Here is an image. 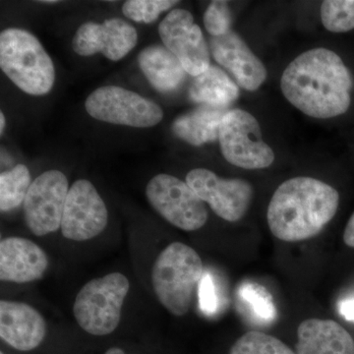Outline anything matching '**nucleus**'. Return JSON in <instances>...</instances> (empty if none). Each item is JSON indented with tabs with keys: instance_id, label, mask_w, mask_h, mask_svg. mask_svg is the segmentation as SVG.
I'll use <instances>...</instances> for the list:
<instances>
[{
	"instance_id": "21",
	"label": "nucleus",
	"mask_w": 354,
	"mask_h": 354,
	"mask_svg": "<svg viewBox=\"0 0 354 354\" xmlns=\"http://www.w3.org/2000/svg\"><path fill=\"white\" fill-rule=\"evenodd\" d=\"M31 174L24 165H17L0 174V209L9 212L24 203L31 186Z\"/></svg>"
},
{
	"instance_id": "31",
	"label": "nucleus",
	"mask_w": 354,
	"mask_h": 354,
	"mask_svg": "<svg viewBox=\"0 0 354 354\" xmlns=\"http://www.w3.org/2000/svg\"><path fill=\"white\" fill-rule=\"evenodd\" d=\"M106 354H125L122 349L118 348H109Z\"/></svg>"
},
{
	"instance_id": "10",
	"label": "nucleus",
	"mask_w": 354,
	"mask_h": 354,
	"mask_svg": "<svg viewBox=\"0 0 354 354\" xmlns=\"http://www.w3.org/2000/svg\"><path fill=\"white\" fill-rule=\"evenodd\" d=\"M186 183L223 220H241L250 208L254 190L244 179L221 178L209 169H195L188 172Z\"/></svg>"
},
{
	"instance_id": "16",
	"label": "nucleus",
	"mask_w": 354,
	"mask_h": 354,
	"mask_svg": "<svg viewBox=\"0 0 354 354\" xmlns=\"http://www.w3.org/2000/svg\"><path fill=\"white\" fill-rule=\"evenodd\" d=\"M43 316L23 302H0V337L6 344L21 351L38 348L46 335Z\"/></svg>"
},
{
	"instance_id": "29",
	"label": "nucleus",
	"mask_w": 354,
	"mask_h": 354,
	"mask_svg": "<svg viewBox=\"0 0 354 354\" xmlns=\"http://www.w3.org/2000/svg\"><path fill=\"white\" fill-rule=\"evenodd\" d=\"M344 241L348 247L354 248V213L351 216L344 232Z\"/></svg>"
},
{
	"instance_id": "32",
	"label": "nucleus",
	"mask_w": 354,
	"mask_h": 354,
	"mask_svg": "<svg viewBox=\"0 0 354 354\" xmlns=\"http://www.w3.org/2000/svg\"><path fill=\"white\" fill-rule=\"evenodd\" d=\"M41 3H44V4H55V3H58V1H53V0H48V1H46V0H44V1H41Z\"/></svg>"
},
{
	"instance_id": "7",
	"label": "nucleus",
	"mask_w": 354,
	"mask_h": 354,
	"mask_svg": "<svg viewBox=\"0 0 354 354\" xmlns=\"http://www.w3.org/2000/svg\"><path fill=\"white\" fill-rule=\"evenodd\" d=\"M85 108L95 120L136 128L156 127L164 118L156 102L118 86L97 88L86 100Z\"/></svg>"
},
{
	"instance_id": "5",
	"label": "nucleus",
	"mask_w": 354,
	"mask_h": 354,
	"mask_svg": "<svg viewBox=\"0 0 354 354\" xmlns=\"http://www.w3.org/2000/svg\"><path fill=\"white\" fill-rule=\"evenodd\" d=\"M129 288V281L120 272L88 281L74 302L77 323L91 335L111 334L120 322L121 309Z\"/></svg>"
},
{
	"instance_id": "17",
	"label": "nucleus",
	"mask_w": 354,
	"mask_h": 354,
	"mask_svg": "<svg viewBox=\"0 0 354 354\" xmlns=\"http://www.w3.org/2000/svg\"><path fill=\"white\" fill-rule=\"evenodd\" d=\"M297 354H354L351 334L333 320L308 319L297 329Z\"/></svg>"
},
{
	"instance_id": "28",
	"label": "nucleus",
	"mask_w": 354,
	"mask_h": 354,
	"mask_svg": "<svg viewBox=\"0 0 354 354\" xmlns=\"http://www.w3.org/2000/svg\"><path fill=\"white\" fill-rule=\"evenodd\" d=\"M339 311L346 321L354 323V297L339 302Z\"/></svg>"
},
{
	"instance_id": "27",
	"label": "nucleus",
	"mask_w": 354,
	"mask_h": 354,
	"mask_svg": "<svg viewBox=\"0 0 354 354\" xmlns=\"http://www.w3.org/2000/svg\"><path fill=\"white\" fill-rule=\"evenodd\" d=\"M199 304L200 308L207 315H212L218 310L215 283L208 272H204L199 283Z\"/></svg>"
},
{
	"instance_id": "6",
	"label": "nucleus",
	"mask_w": 354,
	"mask_h": 354,
	"mask_svg": "<svg viewBox=\"0 0 354 354\" xmlns=\"http://www.w3.org/2000/svg\"><path fill=\"white\" fill-rule=\"evenodd\" d=\"M221 153L230 164L244 169H267L274 153L263 140L259 122L243 109L227 111L218 133Z\"/></svg>"
},
{
	"instance_id": "19",
	"label": "nucleus",
	"mask_w": 354,
	"mask_h": 354,
	"mask_svg": "<svg viewBox=\"0 0 354 354\" xmlns=\"http://www.w3.org/2000/svg\"><path fill=\"white\" fill-rule=\"evenodd\" d=\"M227 109L201 106L177 118L172 132L190 145L200 147L218 139L221 120Z\"/></svg>"
},
{
	"instance_id": "25",
	"label": "nucleus",
	"mask_w": 354,
	"mask_h": 354,
	"mask_svg": "<svg viewBox=\"0 0 354 354\" xmlns=\"http://www.w3.org/2000/svg\"><path fill=\"white\" fill-rule=\"evenodd\" d=\"M176 0H128L122 6V12L128 19L139 23H152L164 11L177 3Z\"/></svg>"
},
{
	"instance_id": "1",
	"label": "nucleus",
	"mask_w": 354,
	"mask_h": 354,
	"mask_svg": "<svg viewBox=\"0 0 354 354\" xmlns=\"http://www.w3.org/2000/svg\"><path fill=\"white\" fill-rule=\"evenodd\" d=\"M353 85L351 72L342 58L322 48L298 55L281 79L286 99L301 113L320 120L348 111Z\"/></svg>"
},
{
	"instance_id": "20",
	"label": "nucleus",
	"mask_w": 354,
	"mask_h": 354,
	"mask_svg": "<svg viewBox=\"0 0 354 354\" xmlns=\"http://www.w3.org/2000/svg\"><path fill=\"white\" fill-rule=\"evenodd\" d=\"M193 102L213 108L227 109L239 97V86L220 67L211 65L191 84Z\"/></svg>"
},
{
	"instance_id": "4",
	"label": "nucleus",
	"mask_w": 354,
	"mask_h": 354,
	"mask_svg": "<svg viewBox=\"0 0 354 354\" xmlns=\"http://www.w3.org/2000/svg\"><path fill=\"white\" fill-rule=\"evenodd\" d=\"M204 274L199 254L192 247L174 242L153 263L152 283L158 301L172 315L189 311L195 290Z\"/></svg>"
},
{
	"instance_id": "18",
	"label": "nucleus",
	"mask_w": 354,
	"mask_h": 354,
	"mask_svg": "<svg viewBox=\"0 0 354 354\" xmlns=\"http://www.w3.org/2000/svg\"><path fill=\"white\" fill-rule=\"evenodd\" d=\"M138 62L147 80L162 94L178 90L188 74L176 55L160 44L144 48L140 53Z\"/></svg>"
},
{
	"instance_id": "11",
	"label": "nucleus",
	"mask_w": 354,
	"mask_h": 354,
	"mask_svg": "<svg viewBox=\"0 0 354 354\" xmlns=\"http://www.w3.org/2000/svg\"><path fill=\"white\" fill-rule=\"evenodd\" d=\"M158 34L189 75L199 76L211 66L208 44L189 11H171L160 22Z\"/></svg>"
},
{
	"instance_id": "22",
	"label": "nucleus",
	"mask_w": 354,
	"mask_h": 354,
	"mask_svg": "<svg viewBox=\"0 0 354 354\" xmlns=\"http://www.w3.org/2000/svg\"><path fill=\"white\" fill-rule=\"evenodd\" d=\"M230 354H297L286 344L265 333H246L234 342Z\"/></svg>"
},
{
	"instance_id": "14",
	"label": "nucleus",
	"mask_w": 354,
	"mask_h": 354,
	"mask_svg": "<svg viewBox=\"0 0 354 354\" xmlns=\"http://www.w3.org/2000/svg\"><path fill=\"white\" fill-rule=\"evenodd\" d=\"M209 48L216 62L234 76L239 87L253 92L265 82V65L234 30L223 36L212 37Z\"/></svg>"
},
{
	"instance_id": "8",
	"label": "nucleus",
	"mask_w": 354,
	"mask_h": 354,
	"mask_svg": "<svg viewBox=\"0 0 354 354\" xmlns=\"http://www.w3.org/2000/svg\"><path fill=\"white\" fill-rule=\"evenodd\" d=\"M153 209L174 227L194 232L208 220L205 202L187 183L169 174L153 176L146 187Z\"/></svg>"
},
{
	"instance_id": "3",
	"label": "nucleus",
	"mask_w": 354,
	"mask_h": 354,
	"mask_svg": "<svg viewBox=\"0 0 354 354\" xmlns=\"http://www.w3.org/2000/svg\"><path fill=\"white\" fill-rule=\"evenodd\" d=\"M0 67L23 92L32 95L48 94L55 85L53 60L38 39L18 28L0 35Z\"/></svg>"
},
{
	"instance_id": "2",
	"label": "nucleus",
	"mask_w": 354,
	"mask_h": 354,
	"mask_svg": "<svg viewBox=\"0 0 354 354\" xmlns=\"http://www.w3.org/2000/svg\"><path fill=\"white\" fill-rule=\"evenodd\" d=\"M339 203V192L329 184L313 177H295L281 183L272 195L268 225L279 241H306L333 220Z\"/></svg>"
},
{
	"instance_id": "33",
	"label": "nucleus",
	"mask_w": 354,
	"mask_h": 354,
	"mask_svg": "<svg viewBox=\"0 0 354 354\" xmlns=\"http://www.w3.org/2000/svg\"><path fill=\"white\" fill-rule=\"evenodd\" d=\"M0 354H4V353H0Z\"/></svg>"
},
{
	"instance_id": "30",
	"label": "nucleus",
	"mask_w": 354,
	"mask_h": 354,
	"mask_svg": "<svg viewBox=\"0 0 354 354\" xmlns=\"http://www.w3.org/2000/svg\"><path fill=\"white\" fill-rule=\"evenodd\" d=\"M4 127H6V116L3 113H0V133H3Z\"/></svg>"
},
{
	"instance_id": "12",
	"label": "nucleus",
	"mask_w": 354,
	"mask_h": 354,
	"mask_svg": "<svg viewBox=\"0 0 354 354\" xmlns=\"http://www.w3.org/2000/svg\"><path fill=\"white\" fill-rule=\"evenodd\" d=\"M108 209L90 181L79 179L69 188L62 221L65 239L86 241L94 239L106 228Z\"/></svg>"
},
{
	"instance_id": "15",
	"label": "nucleus",
	"mask_w": 354,
	"mask_h": 354,
	"mask_svg": "<svg viewBox=\"0 0 354 354\" xmlns=\"http://www.w3.org/2000/svg\"><path fill=\"white\" fill-rule=\"evenodd\" d=\"M48 259L41 247L22 237H7L0 242V279L26 283L44 276Z\"/></svg>"
},
{
	"instance_id": "9",
	"label": "nucleus",
	"mask_w": 354,
	"mask_h": 354,
	"mask_svg": "<svg viewBox=\"0 0 354 354\" xmlns=\"http://www.w3.org/2000/svg\"><path fill=\"white\" fill-rule=\"evenodd\" d=\"M68 191L67 177L55 169L32 181L23 203L26 223L32 234L44 236L62 227Z\"/></svg>"
},
{
	"instance_id": "26",
	"label": "nucleus",
	"mask_w": 354,
	"mask_h": 354,
	"mask_svg": "<svg viewBox=\"0 0 354 354\" xmlns=\"http://www.w3.org/2000/svg\"><path fill=\"white\" fill-rule=\"evenodd\" d=\"M232 15L227 1L215 0L204 14V25L212 37H221L230 31Z\"/></svg>"
},
{
	"instance_id": "24",
	"label": "nucleus",
	"mask_w": 354,
	"mask_h": 354,
	"mask_svg": "<svg viewBox=\"0 0 354 354\" xmlns=\"http://www.w3.org/2000/svg\"><path fill=\"white\" fill-rule=\"evenodd\" d=\"M239 297L245 302L256 318L265 322H272L276 319L277 310L272 295L263 286L257 283H243L239 288Z\"/></svg>"
},
{
	"instance_id": "13",
	"label": "nucleus",
	"mask_w": 354,
	"mask_h": 354,
	"mask_svg": "<svg viewBox=\"0 0 354 354\" xmlns=\"http://www.w3.org/2000/svg\"><path fill=\"white\" fill-rule=\"evenodd\" d=\"M137 41L138 34L132 25L113 18L102 24L92 21L84 23L74 35L72 48L81 57L100 53L109 60L118 62L136 46Z\"/></svg>"
},
{
	"instance_id": "23",
	"label": "nucleus",
	"mask_w": 354,
	"mask_h": 354,
	"mask_svg": "<svg viewBox=\"0 0 354 354\" xmlns=\"http://www.w3.org/2000/svg\"><path fill=\"white\" fill-rule=\"evenodd\" d=\"M320 14L328 31L346 32L354 29V0H325Z\"/></svg>"
}]
</instances>
